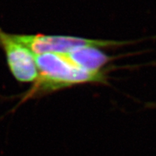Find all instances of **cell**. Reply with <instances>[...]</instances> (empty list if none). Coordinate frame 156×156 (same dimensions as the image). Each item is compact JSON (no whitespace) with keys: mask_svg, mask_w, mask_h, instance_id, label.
Here are the masks:
<instances>
[{"mask_svg":"<svg viewBox=\"0 0 156 156\" xmlns=\"http://www.w3.org/2000/svg\"><path fill=\"white\" fill-rule=\"evenodd\" d=\"M37 79L23 98L55 92L67 87L105 81V71L91 72L75 64L67 53L36 55ZM23 99V100H24Z\"/></svg>","mask_w":156,"mask_h":156,"instance_id":"obj_1","label":"cell"},{"mask_svg":"<svg viewBox=\"0 0 156 156\" xmlns=\"http://www.w3.org/2000/svg\"><path fill=\"white\" fill-rule=\"evenodd\" d=\"M16 39L35 55L44 53H67L71 50L83 46L111 48L126 44L125 41L90 39L71 36L44 34H14Z\"/></svg>","mask_w":156,"mask_h":156,"instance_id":"obj_2","label":"cell"},{"mask_svg":"<svg viewBox=\"0 0 156 156\" xmlns=\"http://www.w3.org/2000/svg\"><path fill=\"white\" fill-rule=\"evenodd\" d=\"M0 47L3 50L7 65L15 79L21 83H34L38 71L36 55L16 39L14 34L0 29Z\"/></svg>","mask_w":156,"mask_h":156,"instance_id":"obj_3","label":"cell"},{"mask_svg":"<svg viewBox=\"0 0 156 156\" xmlns=\"http://www.w3.org/2000/svg\"><path fill=\"white\" fill-rule=\"evenodd\" d=\"M67 54L75 64L91 72L105 71L103 68L113 59L111 56L101 51L100 48L94 46L79 47Z\"/></svg>","mask_w":156,"mask_h":156,"instance_id":"obj_4","label":"cell"}]
</instances>
